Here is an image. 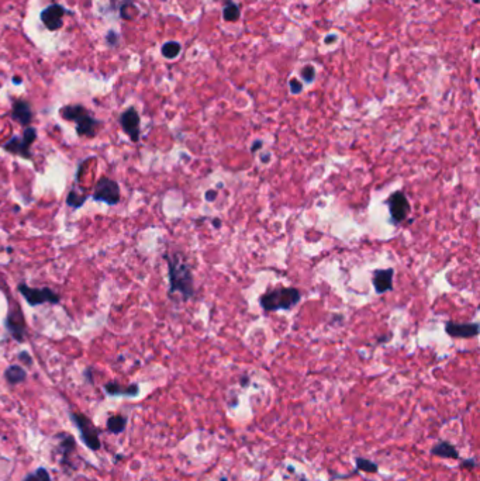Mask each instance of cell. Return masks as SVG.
Wrapping results in <instances>:
<instances>
[{
  "mask_svg": "<svg viewBox=\"0 0 480 481\" xmlns=\"http://www.w3.org/2000/svg\"><path fill=\"white\" fill-rule=\"evenodd\" d=\"M105 390H106L107 394H110V395H128V397H134V395L138 394V386L137 384H131L130 387L123 388L116 381L107 383L106 386H105Z\"/></svg>",
  "mask_w": 480,
  "mask_h": 481,
  "instance_id": "obj_15",
  "label": "cell"
},
{
  "mask_svg": "<svg viewBox=\"0 0 480 481\" xmlns=\"http://www.w3.org/2000/svg\"><path fill=\"white\" fill-rule=\"evenodd\" d=\"M356 467L360 471H366V473H376L377 471V464H374L373 462H371V460L362 459V457L356 459Z\"/></svg>",
  "mask_w": 480,
  "mask_h": 481,
  "instance_id": "obj_24",
  "label": "cell"
},
{
  "mask_svg": "<svg viewBox=\"0 0 480 481\" xmlns=\"http://www.w3.org/2000/svg\"><path fill=\"white\" fill-rule=\"evenodd\" d=\"M393 269H380L373 272V286L376 293L383 294L393 287Z\"/></svg>",
  "mask_w": 480,
  "mask_h": 481,
  "instance_id": "obj_13",
  "label": "cell"
},
{
  "mask_svg": "<svg viewBox=\"0 0 480 481\" xmlns=\"http://www.w3.org/2000/svg\"><path fill=\"white\" fill-rule=\"evenodd\" d=\"M76 133L79 137H88V138H93L99 127H100V121L94 120L92 116H89V113H83L82 116H79L76 120Z\"/></svg>",
  "mask_w": 480,
  "mask_h": 481,
  "instance_id": "obj_12",
  "label": "cell"
},
{
  "mask_svg": "<svg viewBox=\"0 0 480 481\" xmlns=\"http://www.w3.org/2000/svg\"><path fill=\"white\" fill-rule=\"evenodd\" d=\"M72 421L76 424V427L79 429L83 443L92 450L100 449V441H99V436H97V430L92 424V421L83 414H72Z\"/></svg>",
  "mask_w": 480,
  "mask_h": 481,
  "instance_id": "obj_6",
  "label": "cell"
},
{
  "mask_svg": "<svg viewBox=\"0 0 480 481\" xmlns=\"http://www.w3.org/2000/svg\"><path fill=\"white\" fill-rule=\"evenodd\" d=\"M463 466H466V467H469V468H473L475 467V462H472V460L465 462V463H463Z\"/></svg>",
  "mask_w": 480,
  "mask_h": 481,
  "instance_id": "obj_31",
  "label": "cell"
},
{
  "mask_svg": "<svg viewBox=\"0 0 480 481\" xmlns=\"http://www.w3.org/2000/svg\"><path fill=\"white\" fill-rule=\"evenodd\" d=\"M300 301V292L293 287H278L261 295V306L265 311L290 309Z\"/></svg>",
  "mask_w": 480,
  "mask_h": 481,
  "instance_id": "obj_2",
  "label": "cell"
},
{
  "mask_svg": "<svg viewBox=\"0 0 480 481\" xmlns=\"http://www.w3.org/2000/svg\"><path fill=\"white\" fill-rule=\"evenodd\" d=\"M88 197H89V196H86V194H79V193H76L75 189H72V190L68 193L67 204L69 207H72L73 210H78L79 207H82V206L85 204V201L88 200Z\"/></svg>",
  "mask_w": 480,
  "mask_h": 481,
  "instance_id": "obj_21",
  "label": "cell"
},
{
  "mask_svg": "<svg viewBox=\"0 0 480 481\" xmlns=\"http://www.w3.org/2000/svg\"><path fill=\"white\" fill-rule=\"evenodd\" d=\"M224 18L227 21H237L240 18V7L234 1H228L224 7Z\"/></svg>",
  "mask_w": 480,
  "mask_h": 481,
  "instance_id": "obj_22",
  "label": "cell"
},
{
  "mask_svg": "<svg viewBox=\"0 0 480 481\" xmlns=\"http://www.w3.org/2000/svg\"><path fill=\"white\" fill-rule=\"evenodd\" d=\"M120 124L124 133L130 137L133 142L140 141V116L135 108L131 107L121 114Z\"/></svg>",
  "mask_w": 480,
  "mask_h": 481,
  "instance_id": "obj_9",
  "label": "cell"
},
{
  "mask_svg": "<svg viewBox=\"0 0 480 481\" xmlns=\"http://www.w3.org/2000/svg\"><path fill=\"white\" fill-rule=\"evenodd\" d=\"M217 197V191L215 190H209L206 191V200L207 201H214Z\"/></svg>",
  "mask_w": 480,
  "mask_h": 481,
  "instance_id": "obj_29",
  "label": "cell"
},
{
  "mask_svg": "<svg viewBox=\"0 0 480 481\" xmlns=\"http://www.w3.org/2000/svg\"><path fill=\"white\" fill-rule=\"evenodd\" d=\"M165 259L168 260L169 269V295L179 293L185 300L192 298L195 295V287L190 266L179 255H166Z\"/></svg>",
  "mask_w": 480,
  "mask_h": 481,
  "instance_id": "obj_1",
  "label": "cell"
},
{
  "mask_svg": "<svg viewBox=\"0 0 480 481\" xmlns=\"http://www.w3.org/2000/svg\"><path fill=\"white\" fill-rule=\"evenodd\" d=\"M214 225H215V227H220V221H218V220H214Z\"/></svg>",
  "mask_w": 480,
  "mask_h": 481,
  "instance_id": "obj_33",
  "label": "cell"
},
{
  "mask_svg": "<svg viewBox=\"0 0 480 481\" xmlns=\"http://www.w3.org/2000/svg\"><path fill=\"white\" fill-rule=\"evenodd\" d=\"M445 331L454 338H473L479 334V324L478 322L458 324L454 321H448L445 324Z\"/></svg>",
  "mask_w": 480,
  "mask_h": 481,
  "instance_id": "obj_10",
  "label": "cell"
},
{
  "mask_svg": "<svg viewBox=\"0 0 480 481\" xmlns=\"http://www.w3.org/2000/svg\"><path fill=\"white\" fill-rule=\"evenodd\" d=\"M289 86H290V92H292L293 94L300 93V92H302V89H303V86H302L300 80H297V79L290 80V82H289Z\"/></svg>",
  "mask_w": 480,
  "mask_h": 481,
  "instance_id": "obj_27",
  "label": "cell"
},
{
  "mask_svg": "<svg viewBox=\"0 0 480 481\" xmlns=\"http://www.w3.org/2000/svg\"><path fill=\"white\" fill-rule=\"evenodd\" d=\"M125 424H127V418L123 416V415H114V416H110L108 421H107V428L110 432L113 433H120L125 429Z\"/></svg>",
  "mask_w": 480,
  "mask_h": 481,
  "instance_id": "obj_19",
  "label": "cell"
},
{
  "mask_svg": "<svg viewBox=\"0 0 480 481\" xmlns=\"http://www.w3.org/2000/svg\"><path fill=\"white\" fill-rule=\"evenodd\" d=\"M58 441H59V452L64 454V457L67 459L69 454L73 452L75 449V441L71 435H67V433H59L55 436Z\"/></svg>",
  "mask_w": 480,
  "mask_h": 481,
  "instance_id": "obj_18",
  "label": "cell"
},
{
  "mask_svg": "<svg viewBox=\"0 0 480 481\" xmlns=\"http://www.w3.org/2000/svg\"><path fill=\"white\" fill-rule=\"evenodd\" d=\"M262 145H264V142H262V141H256V142H253L252 144L251 151H252V152H255V151H258V149L262 147Z\"/></svg>",
  "mask_w": 480,
  "mask_h": 481,
  "instance_id": "obj_30",
  "label": "cell"
},
{
  "mask_svg": "<svg viewBox=\"0 0 480 481\" xmlns=\"http://www.w3.org/2000/svg\"><path fill=\"white\" fill-rule=\"evenodd\" d=\"M431 453L435 454V456H440V457H446V459H459V452L456 450L455 446H452L448 442H440V443H437L432 447Z\"/></svg>",
  "mask_w": 480,
  "mask_h": 481,
  "instance_id": "obj_16",
  "label": "cell"
},
{
  "mask_svg": "<svg viewBox=\"0 0 480 481\" xmlns=\"http://www.w3.org/2000/svg\"><path fill=\"white\" fill-rule=\"evenodd\" d=\"M4 326L9 331V334L13 336V339H16L17 342H23L24 341V334H26V321H24V315L21 312L20 307L16 304L14 308H10L6 321H4Z\"/></svg>",
  "mask_w": 480,
  "mask_h": 481,
  "instance_id": "obj_7",
  "label": "cell"
},
{
  "mask_svg": "<svg viewBox=\"0 0 480 481\" xmlns=\"http://www.w3.org/2000/svg\"><path fill=\"white\" fill-rule=\"evenodd\" d=\"M180 52V45L175 41H169L162 47V55L165 58H175Z\"/></svg>",
  "mask_w": 480,
  "mask_h": 481,
  "instance_id": "obj_23",
  "label": "cell"
},
{
  "mask_svg": "<svg viewBox=\"0 0 480 481\" xmlns=\"http://www.w3.org/2000/svg\"><path fill=\"white\" fill-rule=\"evenodd\" d=\"M4 377L6 380L10 383V384H20L26 380L27 373L26 370L21 367V366H17V364H12L7 367L6 373H4Z\"/></svg>",
  "mask_w": 480,
  "mask_h": 481,
  "instance_id": "obj_17",
  "label": "cell"
},
{
  "mask_svg": "<svg viewBox=\"0 0 480 481\" xmlns=\"http://www.w3.org/2000/svg\"><path fill=\"white\" fill-rule=\"evenodd\" d=\"M83 113H86V108L80 104H76V106H65L62 110H61V114L65 120L69 121H75L79 116H82Z\"/></svg>",
  "mask_w": 480,
  "mask_h": 481,
  "instance_id": "obj_20",
  "label": "cell"
},
{
  "mask_svg": "<svg viewBox=\"0 0 480 481\" xmlns=\"http://www.w3.org/2000/svg\"><path fill=\"white\" fill-rule=\"evenodd\" d=\"M314 76H316V69L313 65H306V67L302 69V78L306 80V82H313L314 80Z\"/></svg>",
  "mask_w": 480,
  "mask_h": 481,
  "instance_id": "obj_26",
  "label": "cell"
},
{
  "mask_svg": "<svg viewBox=\"0 0 480 481\" xmlns=\"http://www.w3.org/2000/svg\"><path fill=\"white\" fill-rule=\"evenodd\" d=\"M18 359L21 361H24L27 366H31V364H33V359H31V356H30L27 352H20V353H18Z\"/></svg>",
  "mask_w": 480,
  "mask_h": 481,
  "instance_id": "obj_28",
  "label": "cell"
},
{
  "mask_svg": "<svg viewBox=\"0 0 480 481\" xmlns=\"http://www.w3.org/2000/svg\"><path fill=\"white\" fill-rule=\"evenodd\" d=\"M24 481H51V477L45 468H38L36 474H30Z\"/></svg>",
  "mask_w": 480,
  "mask_h": 481,
  "instance_id": "obj_25",
  "label": "cell"
},
{
  "mask_svg": "<svg viewBox=\"0 0 480 481\" xmlns=\"http://www.w3.org/2000/svg\"><path fill=\"white\" fill-rule=\"evenodd\" d=\"M65 14V10L62 6L59 4H53L50 7H47L45 10H42L41 13V20L44 23V26L47 27L48 30L55 31L58 28L62 27V17Z\"/></svg>",
  "mask_w": 480,
  "mask_h": 481,
  "instance_id": "obj_11",
  "label": "cell"
},
{
  "mask_svg": "<svg viewBox=\"0 0 480 481\" xmlns=\"http://www.w3.org/2000/svg\"><path fill=\"white\" fill-rule=\"evenodd\" d=\"M18 293L24 297V300L27 301L28 306L31 307H37L41 304H58L61 301L59 294H56L53 289L50 287H42V289H33L30 287L26 283H20L17 286Z\"/></svg>",
  "mask_w": 480,
  "mask_h": 481,
  "instance_id": "obj_3",
  "label": "cell"
},
{
  "mask_svg": "<svg viewBox=\"0 0 480 481\" xmlns=\"http://www.w3.org/2000/svg\"><path fill=\"white\" fill-rule=\"evenodd\" d=\"M36 138H37L36 128L27 127L21 137L14 135L13 138H10L7 142H4L3 144V149L7 151L9 154L18 155L21 158H26V159H31L33 155H31V151L30 149H31V145L34 144Z\"/></svg>",
  "mask_w": 480,
  "mask_h": 481,
  "instance_id": "obj_4",
  "label": "cell"
},
{
  "mask_svg": "<svg viewBox=\"0 0 480 481\" xmlns=\"http://www.w3.org/2000/svg\"><path fill=\"white\" fill-rule=\"evenodd\" d=\"M12 119L23 127H30V122L33 121V111L30 104L24 100H16L12 110Z\"/></svg>",
  "mask_w": 480,
  "mask_h": 481,
  "instance_id": "obj_14",
  "label": "cell"
},
{
  "mask_svg": "<svg viewBox=\"0 0 480 481\" xmlns=\"http://www.w3.org/2000/svg\"><path fill=\"white\" fill-rule=\"evenodd\" d=\"M333 40L335 41V37H328V38H327V40H325V42H327V44H328V42H331V41H333Z\"/></svg>",
  "mask_w": 480,
  "mask_h": 481,
  "instance_id": "obj_32",
  "label": "cell"
},
{
  "mask_svg": "<svg viewBox=\"0 0 480 481\" xmlns=\"http://www.w3.org/2000/svg\"><path fill=\"white\" fill-rule=\"evenodd\" d=\"M94 201L105 203L107 206H116L120 201V186L116 180L110 177H100V180L96 183L92 194Z\"/></svg>",
  "mask_w": 480,
  "mask_h": 481,
  "instance_id": "obj_5",
  "label": "cell"
},
{
  "mask_svg": "<svg viewBox=\"0 0 480 481\" xmlns=\"http://www.w3.org/2000/svg\"><path fill=\"white\" fill-rule=\"evenodd\" d=\"M387 204H389V210H390V215H391V221L394 224H400L409 217L410 203H409L406 194L403 191H394L390 196Z\"/></svg>",
  "mask_w": 480,
  "mask_h": 481,
  "instance_id": "obj_8",
  "label": "cell"
}]
</instances>
